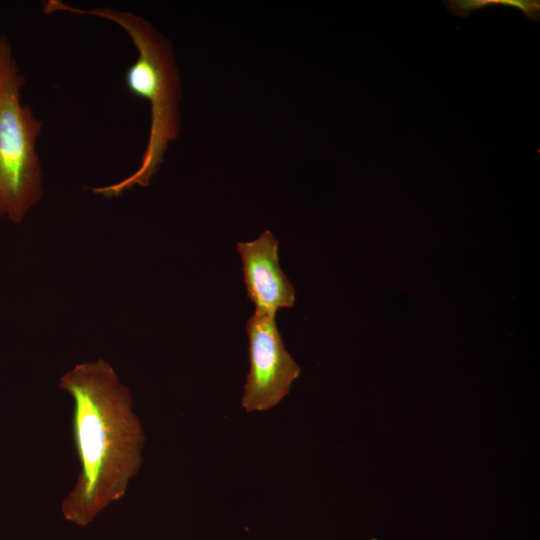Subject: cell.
Masks as SVG:
<instances>
[{"label":"cell","instance_id":"cell-5","mask_svg":"<svg viewBox=\"0 0 540 540\" xmlns=\"http://www.w3.org/2000/svg\"><path fill=\"white\" fill-rule=\"evenodd\" d=\"M278 241L265 230L257 239L237 243L244 283L255 312L275 317L295 302V289L280 267Z\"/></svg>","mask_w":540,"mask_h":540},{"label":"cell","instance_id":"cell-3","mask_svg":"<svg viewBox=\"0 0 540 540\" xmlns=\"http://www.w3.org/2000/svg\"><path fill=\"white\" fill-rule=\"evenodd\" d=\"M26 83L14 50L0 36V218L20 224L44 194L37 150L43 123L22 103Z\"/></svg>","mask_w":540,"mask_h":540},{"label":"cell","instance_id":"cell-2","mask_svg":"<svg viewBox=\"0 0 540 540\" xmlns=\"http://www.w3.org/2000/svg\"><path fill=\"white\" fill-rule=\"evenodd\" d=\"M68 12L101 18L118 25L137 49L136 60L126 69L124 81L134 96L148 102L150 130L147 146L139 167L118 183L93 188L104 197H118L134 186H147L158 171L168 150L180 131L181 80L171 42L148 21L128 11L108 7L82 9L60 0H47L44 14Z\"/></svg>","mask_w":540,"mask_h":540},{"label":"cell","instance_id":"cell-4","mask_svg":"<svg viewBox=\"0 0 540 540\" xmlns=\"http://www.w3.org/2000/svg\"><path fill=\"white\" fill-rule=\"evenodd\" d=\"M250 369L241 405L248 413L277 406L290 392L300 367L285 348L275 317L255 312L246 323Z\"/></svg>","mask_w":540,"mask_h":540},{"label":"cell","instance_id":"cell-1","mask_svg":"<svg viewBox=\"0 0 540 540\" xmlns=\"http://www.w3.org/2000/svg\"><path fill=\"white\" fill-rule=\"evenodd\" d=\"M59 387L74 401L72 432L80 472L61 504L64 519L87 527L120 500L141 468L145 435L130 390L103 359L76 365Z\"/></svg>","mask_w":540,"mask_h":540},{"label":"cell","instance_id":"cell-6","mask_svg":"<svg viewBox=\"0 0 540 540\" xmlns=\"http://www.w3.org/2000/svg\"><path fill=\"white\" fill-rule=\"evenodd\" d=\"M443 3L449 13L462 19L485 7L503 6L519 9L531 22L540 20L539 0H444Z\"/></svg>","mask_w":540,"mask_h":540}]
</instances>
